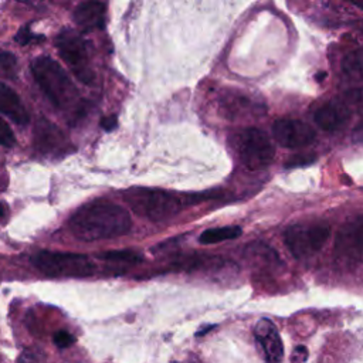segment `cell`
I'll list each match as a JSON object with an SVG mask.
<instances>
[{
	"instance_id": "21",
	"label": "cell",
	"mask_w": 363,
	"mask_h": 363,
	"mask_svg": "<svg viewBox=\"0 0 363 363\" xmlns=\"http://www.w3.org/2000/svg\"><path fill=\"white\" fill-rule=\"evenodd\" d=\"M14 145H16V138L10 125H7V122L0 118V146L10 149Z\"/></svg>"
},
{
	"instance_id": "23",
	"label": "cell",
	"mask_w": 363,
	"mask_h": 363,
	"mask_svg": "<svg viewBox=\"0 0 363 363\" xmlns=\"http://www.w3.org/2000/svg\"><path fill=\"white\" fill-rule=\"evenodd\" d=\"M315 162L313 155H298L289 159V162L285 164L286 167H298V166H306Z\"/></svg>"
},
{
	"instance_id": "17",
	"label": "cell",
	"mask_w": 363,
	"mask_h": 363,
	"mask_svg": "<svg viewBox=\"0 0 363 363\" xmlns=\"http://www.w3.org/2000/svg\"><path fill=\"white\" fill-rule=\"evenodd\" d=\"M101 259L111 261V262H125V264H139L143 261L142 255L132 250H116V251H106L98 255Z\"/></svg>"
},
{
	"instance_id": "10",
	"label": "cell",
	"mask_w": 363,
	"mask_h": 363,
	"mask_svg": "<svg viewBox=\"0 0 363 363\" xmlns=\"http://www.w3.org/2000/svg\"><path fill=\"white\" fill-rule=\"evenodd\" d=\"M362 230L363 220L362 216H357L339 231L335 242V252L339 261L356 265L362 262Z\"/></svg>"
},
{
	"instance_id": "25",
	"label": "cell",
	"mask_w": 363,
	"mask_h": 363,
	"mask_svg": "<svg viewBox=\"0 0 363 363\" xmlns=\"http://www.w3.org/2000/svg\"><path fill=\"white\" fill-rule=\"evenodd\" d=\"M118 125V121H116V116L115 115H111V116H105L101 119V126L106 130V132H111L116 128Z\"/></svg>"
},
{
	"instance_id": "7",
	"label": "cell",
	"mask_w": 363,
	"mask_h": 363,
	"mask_svg": "<svg viewBox=\"0 0 363 363\" xmlns=\"http://www.w3.org/2000/svg\"><path fill=\"white\" fill-rule=\"evenodd\" d=\"M329 235V227L295 224L285 230L284 242L295 258L302 259L319 252L326 244Z\"/></svg>"
},
{
	"instance_id": "20",
	"label": "cell",
	"mask_w": 363,
	"mask_h": 363,
	"mask_svg": "<svg viewBox=\"0 0 363 363\" xmlns=\"http://www.w3.org/2000/svg\"><path fill=\"white\" fill-rule=\"evenodd\" d=\"M14 40L20 44V45H27L33 41H40V40H44L43 35L37 34V33H33L31 31V26L30 24H26L23 26L17 33H16V37Z\"/></svg>"
},
{
	"instance_id": "8",
	"label": "cell",
	"mask_w": 363,
	"mask_h": 363,
	"mask_svg": "<svg viewBox=\"0 0 363 363\" xmlns=\"http://www.w3.org/2000/svg\"><path fill=\"white\" fill-rule=\"evenodd\" d=\"M34 147L48 157H62L74 150L67 135L48 119H38L34 126Z\"/></svg>"
},
{
	"instance_id": "9",
	"label": "cell",
	"mask_w": 363,
	"mask_h": 363,
	"mask_svg": "<svg viewBox=\"0 0 363 363\" xmlns=\"http://www.w3.org/2000/svg\"><path fill=\"white\" fill-rule=\"evenodd\" d=\"M274 139L284 147L298 149L311 145L315 138V129L298 119H278L272 125Z\"/></svg>"
},
{
	"instance_id": "18",
	"label": "cell",
	"mask_w": 363,
	"mask_h": 363,
	"mask_svg": "<svg viewBox=\"0 0 363 363\" xmlns=\"http://www.w3.org/2000/svg\"><path fill=\"white\" fill-rule=\"evenodd\" d=\"M17 77V58L10 51L0 52V78L14 79Z\"/></svg>"
},
{
	"instance_id": "26",
	"label": "cell",
	"mask_w": 363,
	"mask_h": 363,
	"mask_svg": "<svg viewBox=\"0 0 363 363\" xmlns=\"http://www.w3.org/2000/svg\"><path fill=\"white\" fill-rule=\"evenodd\" d=\"M183 363H193V362H183Z\"/></svg>"
},
{
	"instance_id": "2",
	"label": "cell",
	"mask_w": 363,
	"mask_h": 363,
	"mask_svg": "<svg viewBox=\"0 0 363 363\" xmlns=\"http://www.w3.org/2000/svg\"><path fill=\"white\" fill-rule=\"evenodd\" d=\"M31 72L50 102L64 112L81 111L79 92L65 69L51 57L41 55L31 62Z\"/></svg>"
},
{
	"instance_id": "14",
	"label": "cell",
	"mask_w": 363,
	"mask_h": 363,
	"mask_svg": "<svg viewBox=\"0 0 363 363\" xmlns=\"http://www.w3.org/2000/svg\"><path fill=\"white\" fill-rule=\"evenodd\" d=\"M0 113L9 116L20 126H26L30 121V115L20 96L4 82H0Z\"/></svg>"
},
{
	"instance_id": "16",
	"label": "cell",
	"mask_w": 363,
	"mask_h": 363,
	"mask_svg": "<svg viewBox=\"0 0 363 363\" xmlns=\"http://www.w3.org/2000/svg\"><path fill=\"white\" fill-rule=\"evenodd\" d=\"M242 234L241 227L238 225H227V227H214V228H208L204 230L200 237H199V242L208 245V244H217V242H223L227 240H234L238 238Z\"/></svg>"
},
{
	"instance_id": "3",
	"label": "cell",
	"mask_w": 363,
	"mask_h": 363,
	"mask_svg": "<svg viewBox=\"0 0 363 363\" xmlns=\"http://www.w3.org/2000/svg\"><path fill=\"white\" fill-rule=\"evenodd\" d=\"M122 197L132 211L150 221L167 220L182 210L180 199L160 189L130 187Z\"/></svg>"
},
{
	"instance_id": "5",
	"label": "cell",
	"mask_w": 363,
	"mask_h": 363,
	"mask_svg": "<svg viewBox=\"0 0 363 363\" xmlns=\"http://www.w3.org/2000/svg\"><path fill=\"white\" fill-rule=\"evenodd\" d=\"M55 47L60 57L82 84H94L95 72L91 67L88 41L84 40L79 33L71 28H64L55 38Z\"/></svg>"
},
{
	"instance_id": "15",
	"label": "cell",
	"mask_w": 363,
	"mask_h": 363,
	"mask_svg": "<svg viewBox=\"0 0 363 363\" xmlns=\"http://www.w3.org/2000/svg\"><path fill=\"white\" fill-rule=\"evenodd\" d=\"M221 106L225 115L231 119L244 113H259L261 112V102H255L251 96H247L241 92L237 94H225L221 99Z\"/></svg>"
},
{
	"instance_id": "6",
	"label": "cell",
	"mask_w": 363,
	"mask_h": 363,
	"mask_svg": "<svg viewBox=\"0 0 363 363\" xmlns=\"http://www.w3.org/2000/svg\"><path fill=\"white\" fill-rule=\"evenodd\" d=\"M34 267L48 277H89L95 272L94 261L75 252L40 251L31 258Z\"/></svg>"
},
{
	"instance_id": "13",
	"label": "cell",
	"mask_w": 363,
	"mask_h": 363,
	"mask_svg": "<svg viewBox=\"0 0 363 363\" xmlns=\"http://www.w3.org/2000/svg\"><path fill=\"white\" fill-rule=\"evenodd\" d=\"M72 17L82 31L102 30L105 27L106 6L101 1H84L77 6Z\"/></svg>"
},
{
	"instance_id": "24",
	"label": "cell",
	"mask_w": 363,
	"mask_h": 363,
	"mask_svg": "<svg viewBox=\"0 0 363 363\" xmlns=\"http://www.w3.org/2000/svg\"><path fill=\"white\" fill-rule=\"evenodd\" d=\"M43 362H44L43 354L40 352H34V350L23 352L18 359V363H43Z\"/></svg>"
},
{
	"instance_id": "11",
	"label": "cell",
	"mask_w": 363,
	"mask_h": 363,
	"mask_svg": "<svg viewBox=\"0 0 363 363\" xmlns=\"http://www.w3.org/2000/svg\"><path fill=\"white\" fill-rule=\"evenodd\" d=\"M254 336L261 346L267 363H281L284 345L277 326L269 319H259L254 326Z\"/></svg>"
},
{
	"instance_id": "4",
	"label": "cell",
	"mask_w": 363,
	"mask_h": 363,
	"mask_svg": "<svg viewBox=\"0 0 363 363\" xmlns=\"http://www.w3.org/2000/svg\"><path fill=\"white\" fill-rule=\"evenodd\" d=\"M234 146L240 163L250 172L265 169L275 156V147L269 136L257 128L240 130L234 138Z\"/></svg>"
},
{
	"instance_id": "22",
	"label": "cell",
	"mask_w": 363,
	"mask_h": 363,
	"mask_svg": "<svg viewBox=\"0 0 363 363\" xmlns=\"http://www.w3.org/2000/svg\"><path fill=\"white\" fill-rule=\"evenodd\" d=\"M52 340H54V343H55L58 347L64 349V347L71 346V345L75 342V337H74L69 332H67V330H58V332L54 333Z\"/></svg>"
},
{
	"instance_id": "12",
	"label": "cell",
	"mask_w": 363,
	"mask_h": 363,
	"mask_svg": "<svg viewBox=\"0 0 363 363\" xmlns=\"http://www.w3.org/2000/svg\"><path fill=\"white\" fill-rule=\"evenodd\" d=\"M349 119H350V111L345 104H340V102L323 104L315 111V115H313L315 123L326 132L339 130L347 123Z\"/></svg>"
},
{
	"instance_id": "1",
	"label": "cell",
	"mask_w": 363,
	"mask_h": 363,
	"mask_svg": "<svg viewBox=\"0 0 363 363\" xmlns=\"http://www.w3.org/2000/svg\"><path fill=\"white\" fill-rule=\"evenodd\" d=\"M132 227L129 213L119 204L105 199L82 204L71 216L68 228L82 241H99L125 235Z\"/></svg>"
},
{
	"instance_id": "19",
	"label": "cell",
	"mask_w": 363,
	"mask_h": 363,
	"mask_svg": "<svg viewBox=\"0 0 363 363\" xmlns=\"http://www.w3.org/2000/svg\"><path fill=\"white\" fill-rule=\"evenodd\" d=\"M342 69L347 75H360L362 72V50L360 48L352 51L343 58Z\"/></svg>"
}]
</instances>
